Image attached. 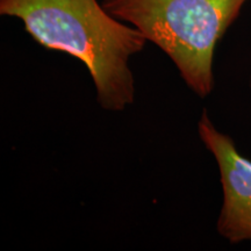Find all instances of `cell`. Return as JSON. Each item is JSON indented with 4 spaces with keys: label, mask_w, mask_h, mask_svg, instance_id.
Listing matches in <instances>:
<instances>
[{
    "label": "cell",
    "mask_w": 251,
    "mask_h": 251,
    "mask_svg": "<svg viewBox=\"0 0 251 251\" xmlns=\"http://www.w3.org/2000/svg\"><path fill=\"white\" fill-rule=\"evenodd\" d=\"M0 14L17 18L41 47L77 58L90 72L100 107L125 111L135 100L129 61L147 45L98 0H0Z\"/></svg>",
    "instance_id": "obj_1"
},
{
    "label": "cell",
    "mask_w": 251,
    "mask_h": 251,
    "mask_svg": "<svg viewBox=\"0 0 251 251\" xmlns=\"http://www.w3.org/2000/svg\"><path fill=\"white\" fill-rule=\"evenodd\" d=\"M250 85H251V80H250Z\"/></svg>",
    "instance_id": "obj_4"
},
{
    "label": "cell",
    "mask_w": 251,
    "mask_h": 251,
    "mask_svg": "<svg viewBox=\"0 0 251 251\" xmlns=\"http://www.w3.org/2000/svg\"><path fill=\"white\" fill-rule=\"evenodd\" d=\"M247 0H102L118 20L142 33L168 55L187 87L200 98L214 89L218 43Z\"/></svg>",
    "instance_id": "obj_2"
},
{
    "label": "cell",
    "mask_w": 251,
    "mask_h": 251,
    "mask_svg": "<svg viewBox=\"0 0 251 251\" xmlns=\"http://www.w3.org/2000/svg\"><path fill=\"white\" fill-rule=\"evenodd\" d=\"M203 146L214 156L219 168L224 202L216 230L231 244L251 241V161L238 151L227 134L218 130L203 109L198 122Z\"/></svg>",
    "instance_id": "obj_3"
}]
</instances>
